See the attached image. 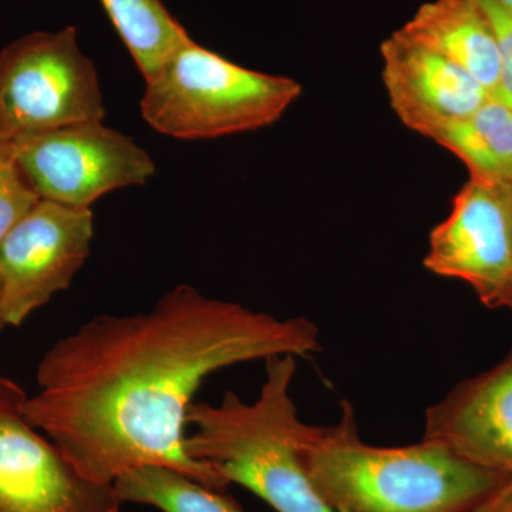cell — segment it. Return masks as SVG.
Returning <instances> with one entry per match:
<instances>
[{
  "mask_svg": "<svg viewBox=\"0 0 512 512\" xmlns=\"http://www.w3.org/2000/svg\"><path fill=\"white\" fill-rule=\"evenodd\" d=\"M319 349L312 320L252 311L180 284L146 312L96 316L53 343L25 414L94 483L163 464L222 491L217 474L185 450L202 382L225 367Z\"/></svg>",
  "mask_w": 512,
  "mask_h": 512,
  "instance_id": "1",
  "label": "cell"
},
{
  "mask_svg": "<svg viewBox=\"0 0 512 512\" xmlns=\"http://www.w3.org/2000/svg\"><path fill=\"white\" fill-rule=\"evenodd\" d=\"M299 457L335 512H474L511 477L440 441L370 446L349 403L332 426L305 424Z\"/></svg>",
  "mask_w": 512,
  "mask_h": 512,
  "instance_id": "2",
  "label": "cell"
},
{
  "mask_svg": "<svg viewBox=\"0 0 512 512\" xmlns=\"http://www.w3.org/2000/svg\"><path fill=\"white\" fill-rule=\"evenodd\" d=\"M265 382L254 402L225 392L218 404L192 403L185 450L222 484H238L276 512H335L316 490L299 457L303 427L292 399L295 356L265 360Z\"/></svg>",
  "mask_w": 512,
  "mask_h": 512,
  "instance_id": "3",
  "label": "cell"
},
{
  "mask_svg": "<svg viewBox=\"0 0 512 512\" xmlns=\"http://www.w3.org/2000/svg\"><path fill=\"white\" fill-rule=\"evenodd\" d=\"M301 94L291 77L239 66L190 39L146 80L140 110L157 133L208 140L272 126Z\"/></svg>",
  "mask_w": 512,
  "mask_h": 512,
  "instance_id": "4",
  "label": "cell"
},
{
  "mask_svg": "<svg viewBox=\"0 0 512 512\" xmlns=\"http://www.w3.org/2000/svg\"><path fill=\"white\" fill-rule=\"evenodd\" d=\"M104 117L99 74L73 26L29 33L0 52V140Z\"/></svg>",
  "mask_w": 512,
  "mask_h": 512,
  "instance_id": "5",
  "label": "cell"
},
{
  "mask_svg": "<svg viewBox=\"0 0 512 512\" xmlns=\"http://www.w3.org/2000/svg\"><path fill=\"white\" fill-rule=\"evenodd\" d=\"M26 180L42 200L92 208L120 188L144 185L156 164L133 138L100 123L77 124L12 140Z\"/></svg>",
  "mask_w": 512,
  "mask_h": 512,
  "instance_id": "6",
  "label": "cell"
},
{
  "mask_svg": "<svg viewBox=\"0 0 512 512\" xmlns=\"http://www.w3.org/2000/svg\"><path fill=\"white\" fill-rule=\"evenodd\" d=\"M26 399L0 376V512H120L113 484L87 480L29 423Z\"/></svg>",
  "mask_w": 512,
  "mask_h": 512,
  "instance_id": "7",
  "label": "cell"
},
{
  "mask_svg": "<svg viewBox=\"0 0 512 512\" xmlns=\"http://www.w3.org/2000/svg\"><path fill=\"white\" fill-rule=\"evenodd\" d=\"M424 268L457 279L490 309H512V198L508 185L471 178L430 232Z\"/></svg>",
  "mask_w": 512,
  "mask_h": 512,
  "instance_id": "8",
  "label": "cell"
},
{
  "mask_svg": "<svg viewBox=\"0 0 512 512\" xmlns=\"http://www.w3.org/2000/svg\"><path fill=\"white\" fill-rule=\"evenodd\" d=\"M92 208L40 200L0 242L2 318L20 326L66 291L92 252Z\"/></svg>",
  "mask_w": 512,
  "mask_h": 512,
  "instance_id": "9",
  "label": "cell"
},
{
  "mask_svg": "<svg viewBox=\"0 0 512 512\" xmlns=\"http://www.w3.org/2000/svg\"><path fill=\"white\" fill-rule=\"evenodd\" d=\"M380 56L390 106L420 136L471 116L491 97L466 70L400 30L384 40Z\"/></svg>",
  "mask_w": 512,
  "mask_h": 512,
  "instance_id": "10",
  "label": "cell"
},
{
  "mask_svg": "<svg viewBox=\"0 0 512 512\" xmlns=\"http://www.w3.org/2000/svg\"><path fill=\"white\" fill-rule=\"evenodd\" d=\"M423 439L440 441L488 470L512 476V355L433 404Z\"/></svg>",
  "mask_w": 512,
  "mask_h": 512,
  "instance_id": "11",
  "label": "cell"
},
{
  "mask_svg": "<svg viewBox=\"0 0 512 512\" xmlns=\"http://www.w3.org/2000/svg\"><path fill=\"white\" fill-rule=\"evenodd\" d=\"M400 32L456 63L493 96L500 79V50L477 0L424 3Z\"/></svg>",
  "mask_w": 512,
  "mask_h": 512,
  "instance_id": "12",
  "label": "cell"
},
{
  "mask_svg": "<svg viewBox=\"0 0 512 512\" xmlns=\"http://www.w3.org/2000/svg\"><path fill=\"white\" fill-rule=\"evenodd\" d=\"M430 140L451 151L471 178L512 185V109L491 96L471 116L434 130Z\"/></svg>",
  "mask_w": 512,
  "mask_h": 512,
  "instance_id": "13",
  "label": "cell"
},
{
  "mask_svg": "<svg viewBox=\"0 0 512 512\" xmlns=\"http://www.w3.org/2000/svg\"><path fill=\"white\" fill-rule=\"evenodd\" d=\"M111 25L133 57L144 80L150 79L175 50L191 39L163 0H100Z\"/></svg>",
  "mask_w": 512,
  "mask_h": 512,
  "instance_id": "14",
  "label": "cell"
},
{
  "mask_svg": "<svg viewBox=\"0 0 512 512\" xmlns=\"http://www.w3.org/2000/svg\"><path fill=\"white\" fill-rule=\"evenodd\" d=\"M121 503L150 505L163 512H244L221 491L205 487L163 464H143L113 481Z\"/></svg>",
  "mask_w": 512,
  "mask_h": 512,
  "instance_id": "15",
  "label": "cell"
},
{
  "mask_svg": "<svg viewBox=\"0 0 512 512\" xmlns=\"http://www.w3.org/2000/svg\"><path fill=\"white\" fill-rule=\"evenodd\" d=\"M40 200L20 170L12 140H0V242Z\"/></svg>",
  "mask_w": 512,
  "mask_h": 512,
  "instance_id": "16",
  "label": "cell"
},
{
  "mask_svg": "<svg viewBox=\"0 0 512 512\" xmlns=\"http://www.w3.org/2000/svg\"><path fill=\"white\" fill-rule=\"evenodd\" d=\"M490 22L500 50V79L493 94L512 109V9L498 0H477Z\"/></svg>",
  "mask_w": 512,
  "mask_h": 512,
  "instance_id": "17",
  "label": "cell"
},
{
  "mask_svg": "<svg viewBox=\"0 0 512 512\" xmlns=\"http://www.w3.org/2000/svg\"><path fill=\"white\" fill-rule=\"evenodd\" d=\"M474 512H512V476L508 477Z\"/></svg>",
  "mask_w": 512,
  "mask_h": 512,
  "instance_id": "18",
  "label": "cell"
},
{
  "mask_svg": "<svg viewBox=\"0 0 512 512\" xmlns=\"http://www.w3.org/2000/svg\"><path fill=\"white\" fill-rule=\"evenodd\" d=\"M5 320L2 318V279H0V330L5 328Z\"/></svg>",
  "mask_w": 512,
  "mask_h": 512,
  "instance_id": "19",
  "label": "cell"
},
{
  "mask_svg": "<svg viewBox=\"0 0 512 512\" xmlns=\"http://www.w3.org/2000/svg\"><path fill=\"white\" fill-rule=\"evenodd\" d=\"M498 2L503 3L507 8L512 9V0H498Z\"/></svg>",
  "mask_w": 512,
  "mask_h": 512,
  "instance_id": "20",
  "label": "cell"
},
{
  "mask_svg": "<svg viewBox=\"0 0 512 512\" xmlns=\"http://www.w3.org/2000/svg\"><path fill=\"white\" fill-rule=\"evenodd\" d=\"M508 190H510L511 198H512V185H508Z\"/></svg>",
  "mask_w": 512,
  "mask_h": 512,
  "instance_id": "21",
  "label": "cell"
}]
</instances>
